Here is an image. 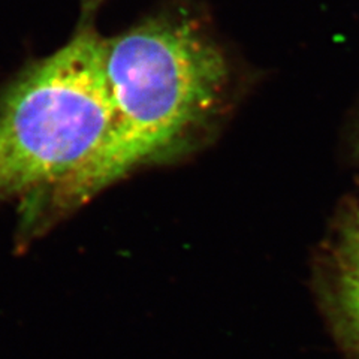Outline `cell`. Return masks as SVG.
I'll use <instances>...</instances> for the list:
<instances>
[{
    "label": "cell",
    "instance_id": "obj_1",
    "mask_svg": "<svg viewBox=\"0 0 359 359\" xmlns=\"http://www.w3.org/2000/svg\"><path fill=\"white\" fill-rule=\"evenodd\" d=\"M104 63L114 123L92 161L50 190L57 210L83 204L170 149L216 108L229 78L219 45L178 14L104 38Z\"/></svg>",
    "mask_w": 359,
    "mask_h": 359
},
{
    "label": "cell",
    "instance_id": "obj_2",
    "mask_svg": "<svg viewBox=\"0 0 359 359\" xmlns=\"http://www.w3.org/2000/svg\"><path fill=\"white\" fill-rule=\"evenodd\" d=\"M112 123L104 38L81 29L0 96V201L69 180L105 144Z\"/></svg>",
    "mask_w": 359,
    "mask_h": 359
},
{
    "label": "cell",
    "instance_id": "obj_3",
    "mask_svg": "<svg viewBox=\"0 0 359 359\" xmlns=\"http://www.w3.org/2000/svg\"><path fill=\"white\" fill-rule=\"evenodd\" d=\"M339 298L347 328L359 343V211L347 222L339 247Z\"/></svg>",
    "mask_w": 359,
    "mask_h": 359
},
{
    "label": "cell",
    "instance_id": "obj_4",
    "mask_svg": "<svg viewBox=\"0 0 359 359\" xmlns=\"http://www.w3.org/2000/svg\"><path fill=\"white\" fill-rule=\"evenodd\" d=\"M102 2H105V0H86V13H92Z\"/></svg>",
    "mask_w": 359,
    "mask_h": 359
}]
</instances>
